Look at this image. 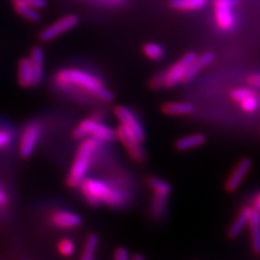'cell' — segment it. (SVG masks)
I'll return each mask as SVG.
<instances>
[{
  "mask_svg": "<svg viewBox=\"0 0 260 260\" xmlns=\"http://www.w3.org/2000/svg\"><path fill=\"white\" fill-rule=\"evenodd\" d=\"M53 83L61 90L78 89L83 92L92 94L96 99L104 102H111L114 99L113 93L104 85L101 78L78 69H63L55 73Z\"/></svg>",
  "mask_w": 260,
  "mask_h": 260,
  "instance_id": "cell-1",
  "label": "cell"
},
{
  "mask_svg": "<svg viewBox=\"0 0 260 260\" xmlns=\"http://www.w3.org/2000/svg\"><path fill=\"white\" fill-rule=\"evenodd\" d=\"M78 188L88 204L98 206L105 204L112 208H119L127 204L129 195L115 184L96 178H85Z\"/></svg>",
  "mask_w": 260,
  "mask_h": 260,
  "instance_id": "cell-2",
  "label": "cell"
},
{
  "mask_svg": "<svg viewBox=\"0 0 260 260\" xmlns=\"http://www.w3.org/2000/svg\"><path fill=\"white\" fill-rule=\"evenodd\" d=\"M99 143L100 141L93 139V138L81 139L67 178V183L71 188H78L81 181L87 177Z\"/></svg>",
  "mask_w": 260,
  "mask_h": 260,
  "instance_id": "cell-3",
  "label": "cell"
},
{
  "mask_svg": "<svg viewBox=\"0 0 260 260\" xmlns=\"http://www.w3.org/2000/svg\"><path fill=\"white\" fill-rule=\"evenodd\" d=\"M73 137L75 139H84V138H93L100 142H110L117 139L116 130L102 123V120L94 117L85 118L80 121L73 130Z\"/></svg>",
  "mask_w": 260,
  "mask_h": 260,
  "instance_id": "cell-4",
  "label": "cell"
},
{
  "mask_svg": "<svg viewBox=\"0 0 260 260\" xmlns=\"http://www.w3.org/2000/svg\"><path fill=\"white\" fill-rule=\"evenodd\" d=\"M148 185L153 191L150 213L153 219L159 220L166 213L168 198L172 193V186L164 179L154 176L148 179Z\"/></svg>",
  "mask_w": 260,
  "mask_h": 260,
  "instance_id": "cell-5",
  "label": "cell"
},
{
  "mask_svg": "<svg viewBox=\"0 0 260 260\" xmlns=\"http://www.w3.org/2000/svg\"><path fill=\"white\" fill-rule=\"evenodd\" d=\"M241 0H214V16L217 26L221 30L229 31L235 26L233 9L239 7Z\"/></svg>",
  "mask_w": 260,
  "mask_h": 260,
  "instance_id": "cell-6",
  "label": "cell"
},
{
  "mask_svg": "<svg viewBox=\"0 0 260 260\" xmlns=\"http://www.w3.org/2000/svg\"><path fill=\"white\" fill-rule=\"evenodd\" d=\"M42 137V125L38 121L28 123L20 137L19 151L23 158H29L36 151Z\"/></svg>",
  "mask_w": 260,
  "mask_h": 260,
  "instance_id": "cell-7",
  "label": "cell"
},
{
  "mask_svg": "<svg viewBox=\"0 0 260 260\" xmlns=\"http://www.w3.org/2000/svg\"><path fill=\"white\" fill-rule=\"evenodd\" d=\"M197 56V53L194 52L185 53L182 58L179 59L172 67H169L166 71H162L165 88H174L178 84L183 83L185 73Z\"/></svg>",
  "mask_w": 260,
  "mask_h": 260,
  "instance_id": "cell-8",
  "label": "cell"
},
{
  "mask_svg": "<svg viewBox=\"0 0 260 260\" xmlns=\"http://www.w3.org/2000/svg\"><path fill=\"white\" fill-rule=\"evenodd\" d=\"M116 137L117 139H119L120 142L124 144L129 156L135 161L141 162L145 159L146 155L142 146L143 142L138 139L128 128L120 124L116 129Z\"/></svg>",
  "mask_w": 260,
  "mask_h": 260,
  "instance_id": "cell-9",
  "label": "cell"
},
{
  "mask_svg": "<svg viewBox=\"0 0 260 260\" xmlns=\"http://www.w3.org/2000/svg\"><path fill=\"white\" fill-rule=\"evenodd\" d=\"M79 23V18L76 14H68L64 15L60 20L55 21L51 25H49L45 29L40 31L39 39L42 42H50L56 37L61 36L64 32H67L73 28H75Z\"/></svg>",
  "mask_w": 260,
  "mask_h": 260,
  "instance_id": "cell-10",
  "label": "cell"
},
{
  "mask_svg": "<svg viewBox=\"0 0 260 260\" xmlns=\"http://www.w3.org/2000/svg\"><path fill=\"white\" fill-rule=\"evenodd\" d=\"M114 114H115L116 118L119 120V123L121 125L128 128L141 142L144 141V128L139 118H138V116L132 110L125 107V105H117V107L114 109Z\"/></svg>",
  "mask_w": 260,
  "mask_h": 260,
  "instance_id": "cell-11",
  "label": "cell"
},
{
  "mask_svg": "<svg viewBox=\"0 0 260 260\" xmlns=\"http://www.w3.org/2000/svg\"><path fill=\"white\" fill-rule=\"evenodd\" d=\"M250 168H251V160L247 157L242 158L233 169L230 177L228 178V180L224 184V189L229 193H233L237 191L239 186L241 185V183L243 182L244 178L247 176Z\"/></svg>",
  "mask_w": 260,
  "mask_h": 260,
  "instance_id": "cell-12",
  "label": "cell"
},
{
  "mask_svg": "<svg viewBox=\"0 0 260 260\" xmlns=\"http://www.w3.org/2000/svg\"><path fill=\"white\" fill-rule=\"evenodd\" d=\"M51 223L59 229H74L83 222L80 215L69 210H56L50 217Z\"/></svg>",
  "mask_w": 260,
  "mask_h": 260,
  "instance_id": "cell-13",
  "label": "cell"
},
{
  "mask_svg": "<svg viewBox=\"0 0 260 260\" xmlns=\"http://www.w3.org/2000/svg\"><path fill=\"white\" fill-rule=\"evenodd\" d=\"M29 60L34 72V86H39L43 83L45 75V53L40 46H35L31 49Z\"/></svg>",
  "mask_w": 260,
  "mask_h": 260,
  "instance_id": "cell-14",
  "label": "cell"
},
{
  "mask_svg": "<svg viewBox=\"0 0 260 260\" xmlns=\"http://www.w3.org/2000/svg\"><path fill=\"white\" fill-rule=\"evenodd\" d=\"M215 53L211 51L204 52L202 55L197 56L195 60L191 63L188 71H186L185 76L183 78V83H189V81L197 76L203 69H205L209 64L213 63L215 61Z\"/></svg>",
  "mask_w": 260,
  "mask_h": 260,
  "instance_id": "cell-15",
  "label": "cell"
},
{
  "mask_svg": "<svg viewBox=\"0 0 260 260\" xmlns=\"http://www.w3.org/2000/svg\"><path fill=\"white\" fill-rule=\"evenodd\" d=\"M250 230L251 247L256 255H260V214L256 208H251L248 223Z\"/></svg>",
  "mask_w": 260,
  "mask_h": 260,
  "instance_id": "cell-16",
  "label": "cell"
},
{
  "mask_svg": "<svg viewBox=\"0 0 260 260\" xmlns=\"http://www.w3.org/2000/svg\"><path fill=\"white\" fill-rule=\"evenodd\" d=\"M194 105L190 102L170 101L161 105V112L169 116H186L194 112Z\"/></svg>",
  "mask_w": 260,
  "mask_h": 260,
  "instance_id": "cell-17",
  "label": "cell"
},
{
  "mask_svg": "<svg viewBox=\"0 0 260 260\" xmlns=\"http://www.w3.org/2000/svg\"><path fill=\"white\" fill-rule=\"evenodd\" d=\"M18 80L21 87H34V72L29 58H23L18 64Z\"/></svg>",
  "mask_w": 260,
  "mask_h": 260,
  "instance_id": "cell-18",
  "label": "cell"
},
{
  "mask_svg": "<svg viewBox=\"0 0 260 260\" xmlns=\"http://www.w3.org/2000/svg\"><path fill=\"white\" fill-rule=\"evenodd\" d=\"M206 136L203 134H193L180 138L175 143L176 149L178 151H189L195 148H199L206 142Z\"/></svg>",
  "mask_w": 260,
  "mask_h": 260,
  "instance_id": "cell-19",
  "label": "cell"
},
{
  "mask_svg": "<svg viewBox=\"0 0 260 260\" xmlns=\"http://www.w3.org/2000/svg\"><path fill=\"white\" fill-rule=\"evenodd\" d=\"M208 0H170L169 6L176 11L191 12L205 8Z\"/></svg>",
  "mask_w": 260,
  "mask_h": 260,
  "instance_id": "cell-20",
  "label": "cell"
},
{
  "mask_svg": "<svg viewBox=\"0 0 260 260\" xmlns=\"http://www.w3.org/2000/svg\"><path fill=\"white\" fill-rule=\"evenodd\" d=\"M250 211H251V207H244L240 211L238 218L235 219V221L230 226L229 231H228V235H229L231 239L237 238L238 235L241 233V231L243 230V228L248 223Z\"/></svg>",
  "mask_w": 260,
  "mask_h": 260,
  "instance_id": "cell-21",
  "label": "cell"
},
{
  "mask_svg": "<svg viewBox=\"0 0 260 260\" xmlns=\"http://www.w3.org/2000/svg\"><path fill=\"white\" fill-rule=\"evenodd\" d=\"M13 7L16 13H19L24 19H26L29 22L38 23L42 20V15L38 12V9H35V8L21 3H13Z\"/></svg>",
  "mask_w": 260,
  "mask_h": 260,
  "instance_id": "cell-22",
  "label": "cell"
},
{
  "mask_svg": "<svg viewBox=\"0 0 260 260\" xmlns=\"http://www.w3.org/2000/svg\"><path fill=\"white\" fill-rule=\"evenodd\" d=\"M98 245H99V238L94 233H91L88 235L86 239L85 245L83 247V251H81L80 259L83 260H92L95 257Z\"/></svg>",
  "mask_w": 260,
  "mask_h": 260,
  "instance_id": "cell-23",
  "label": "cell"
},
{
  "mask_svg": "<svg viewBox=\"0 0 260 260\" xmlns=\"http://www.w3.org/2000/svg\"><path fill=\"white\" fill-rule=\"evenodd\" d=\"M142 51L146 58L153 61H159L165 55V50L159 44L156 43H148L145 44L142 48Z\"/></svg>",
  "mask_w": 260,
  "mask_h": 260,
  "instance_id": "cell-24",
  "label": "cell"
},
{
  "mask_svg": "<svg viewBox=\"0 0 260 260\" xmlns=\"http://www.w3.org/2000/svg\"><path fill=\"white\" fill-rule=\"evenodd\" d=\"M76 246L75 243L73 242V240L69 238H64L58 243V251L59 253L64 256V257H71L75 254Z\"/></svg>",
  "mask_w": 260,
  "mask_h": 260,
  "instance_id": "cell-25",
  "label": "cell"
},
{
  "mask_svg": "<svg viewBox=\"0 0 260 260\" xmlns=\"http://www.w3.org/2000/svg\"><path fill=\"white\" fill-rule=\"evenodd\" d=\"M239 103H240L241 109L247 113L255 112L259 107V101H258V98L256 96V94L249 95Z\"/></svg>",
  "mask_w": 260,
  "mask_h": 260,
  "instance_id": "cell-26",
  "label": "cell"
},
{
  "mask_svg": "<svg viewBox=\"0 0 260 260\" xmlns=\"http://www.w3.org/2000/svg\"><path fill=\"white\" fill-rule=\"evenodd\" d=\"M256 94L253 90H249V89L246 88H240V89H234L230 92V98L233 101L237 102H241L242 100L245 99V98Z\"/></svg>",
  "mask_w": 260,
  "mask_h": 260,
  "instance_id": "cell-27",
  "label": "cell"
},
{
  "mask_svg": "<svg viewBox=\"0 0 260 260\" xmlns=\"http://www.w3.org/2000/svg\"><path fill=\"white\" fill-rule=\"evenodd\" d=\"M13 135L7 129H0V150L6 149L10 146L13 142Z\"/></svg>",
  "mask_w": 260,
  "mask_h": 260,
  "instance_id": "cell-28",
  "label": "cell"
},
{
  "mask_svg": "<svg viewBox=\"0 0 260 260\" xmlns=\"http://www.w3.org/2000/svg\"><path fill=\"white\" fill-rule=\"evenodd\" d=\"M150 87L152 89H161V88H165V81H164V74H162V72L157 73V74L154 75L151 79H150Z\"/></svg>",
  "mask_w": 260,
  "mask_h": 260,
  "instance_id": "cell-29",
  "label": "cell"
},
{
  "mask_svg": "<svg viewBox=\"0 0 260 260\" xmlns=\"http://www.w3.org/2000/svg\"><path fill=\"white\" fill-rule=\"evenodd\" d=\"M12 3H21L27 5L29 7L35 8V9H44L47 7V0H12Z\"/></svg>",
  "mask_w": 260,
  "mask_h": 260,
  "instance_id": "cell-30",
  "label": "cell"
},
{
  "mask_svg": "<svg viewBox=\"0 0 260 260\" xmlns=\"http://www.w3.org/2000/svg\"><path fill=\"white\" fill-rule=\"evenodd\" d=\"M113 257L115 260H128L130 258L129 250L125 247H117L115 250H114Z\"/></svg>",
  "mask_w": 260,
  "mask_h": 260,
  "instance_id": "cell-31",
  "label": "cell"
},
{
  "mask_svg": "<svg viewBox=\"0 0 260 260\" xmlns=\"http://www.w3.org/2000/svg\"><path fill=\"white\" fill-rule=\"evenodd\" d=\"M247 84L251 87L260 88V74H251L247 77Z\"/></svg>",
  "mask_w": 260,
  "mask_h": 260,
  "instance_id": "cell-32",
  "label": "cell"
},
{
  "mask_svg": "<svg viewBox=\"0 0 260 260\" xmlns=\"http://www.w3.org/2000/svg\"><path fill=\"white\" fill-rule=\"evenodd\" d=\"M8 203H9V197H8L3 186L0 185V206H6L8 205Z\"/></svg>",
  "mask_w": 260,
  "mask_h": 260,
  "instance_id": "cell-33",
  "label": "cell"
},
{
  "mask_svg": "<svg viewBox=\"0 0 260 260\" xmlns=\"http://www.w3.org/2000/svg\"><path fill=\"white\" fill-rule=\"evenodd\" d=\"M254 207H255L258 211H260V193L257 195V197H256L255 200H254Z\"/></svg>",
  "mask_w": 260,
  "mask_h": 260,
  "instance_id": "cell-34",
  "label": "cell"
},
{
  "mask_svg": "<svg viewBox=\"0 0 260 260\" xmlns=\"http://www.w3.org/2000/svg\"><path fill=\"white\" fill-rule=\"evenodd\" d=\"M132 259L133 260H144L145 257L143 255H141V254H135V255L132 256Z\"/></svg>",
  "mask_w": 260,
  "mask_h": 260,
  "instance_id": "cell-35",
  "label": "cell"
}]
</instances>
